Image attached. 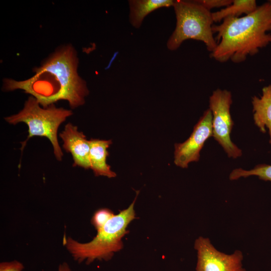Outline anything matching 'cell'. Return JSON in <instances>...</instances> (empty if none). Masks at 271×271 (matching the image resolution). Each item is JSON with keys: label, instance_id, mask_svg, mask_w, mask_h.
I'll return each mask as SVG.
<instances>
[{"label": "cell", "instance_id": "obj_1", "mask_svg": "<svg viewBox=\"0 0 271 271\" xmlns=\"http://www.w3.org/2000/svg\"><path fill=\"white\" fill-rule=\"evenodd\" d=\"M212 30L217 34V45L210 57L220 63H242L271 43V3L244 16L227 18Z\"/></svg>", "mask_w": 271, "mask_h": 271}, {"label": "cell", "instance_id": "obj_2", "mask_svg": "<svg viewBox=\"0 0 271 271\" xmlns=\"http://www.w3.org/2000/svg\"><path fill=\"white\" fill-rule=\"evenodd\" d=\"M79 58L70 44L59 47L39 67H35V75L53 77L58 84L57 92L49 98L43 107L60 100H67L72 108L83 105L89 94L86 81L78 73Z\"/></svg>", "mask_w": 271, "mask_h": 271}, {"label": "cell", "instance_id": "obj_3", "mask_svg": "<svg viewBox=\"0 0 271 271\" xmlns=\"http://www.w3.org/2000/svg\"><path fill=\"white\" fill-rule=\"evenodd\" d=\"M139 192L132 203L126 209L114 215L89 242L81 243L70 237H63V244L74 260L88 264L95 260H110L115 252L123 247L122 238L127 233L126 228L136 217L134 203Z\"/></svg>", "mask_w": 271, "mask_h": 271}, {"label": "cell", "instance_id": "obj_4", "mask_svg": "<svg viewBox=\"0 0 271 271\" xmlns=\"http://www.w3.org/2000/svg\"><path fill=\"white\" fill-rule=\"evenodd\" d=\"M41 106L34 97L30 96L20 111L5 117V119L10 124L14 125L20 122L27 124L29 133L26 140L21 143L22 152L28 141L32 137H46L53 146L56 159L61 161L63 153L58 141V130L61 124L72 115L73 112L70 109L57 107L54 104L46 107H41Z\"/></svg>", "mask_w": 271, "mask_h": 271}, {"label": "cell", "instance_id": "obj_5", "mask_svg": "<svg viewBox=\"0 0 271 271\" xmlns=\"http://www.w3.org/2000/svg\"><path fill=\"white\" fill-rule=\"evenodd\" d=\"M173 7L176 25L167 41L168 49L176 50L183 42L192 39L203 42L207 50L212 52L217 45L212 30V12L194 1H175Z\"/></svg>", "mask_w": 271, "mask_h": 271}, {"label": "cell", "instance_id": "obj_6", "mask_svg": "<svg viewBox=\"0 0 271 271\" xmlns=\"http://www.w3.org/2000/svg\"><path fill=\"white\" fill-rule=\"evenodd\" d=\"M232 103L231 92L226 89L213 91L209 100L212 115V137L229 157L236 159L241 156L242 151L230 138L234 124L230 111Z\"/></svg>", "mask_w": 271, "mask_h": 271}, {"label": "cell", "instance_id": "obj_7", "mask_svg": "<svg viewBox=\"0 0 271 271\" xmlns=\"http://www.w3.org/2000/svg\"><path fill=\"white\" fill-rule=\"evenodd\" d=\"M194 248L197 252L196 271H246L243 267V255L240 250L231 254L218 251L208 238L199 237Z\"/></svg>", "mask_w": 271, "mask_h": 271}, {"label": "cell", "instance_id": "obj_8", "mask_svg": "<svg viewBox=\"0 0 271 271\" xmlns=\"http://www.w3.org/2000/svg\"><path fill=\"white\" fill-rule=\"evenodd\" d=\"M211 137H212V115L209 108L205 111L194 126L189 138L182 143L175 144V164L187 168L190 163L198 161L201 150Z\"/></svg>", "mask_w": 271, "mask_h": 271}, {"label": "cell", "instance_id": "obj_9", "mask_svg": "<svg viewBox=\"0 0 271 271\" xmlns=\"http://www.w3.org/2000/svg\"><path fill=\"white\" fill-rule=\"evenodd\" d=\"M59 137L63 141V148L70 153L73 158V167L85 169L91 168L89 161L90 145L82 131H79L76 126L69 122Z\"/></svg>", "mask_w": 271, "mask_h": 271}, {"label": "cell", "instance_id": "obj_10", "mask_svg": "<svg viewBox=\"0 0 271 271\" xmlns=\"http://www.w3.org/2000/svg\"><path fill=\"white\" fill-rule=\"evenodd\" d=\"M89 161L91 168L96 176H105L109 178L116 177L115 172L107 164V157L109 155L107 149L112 144V141L91 139Z\"/></svg>", "mask_w": 271, "mask_h": 271}, {"label": "cell", "instance_id": "obj_11", "mask_svg": "<svg viewBox=\"0 0 271 271\" xmlns=\"http://www.w3.org/2000/svg\"><path fill=\"white\" fill-rule=\"evenodd\" d=\"M251 103L254 123L263 133L268 129L271 144V84L262 88L260 97H252Z\"/></svg>", "mask_w": 271, "mask_h": 271}, {"label": "cell", "instance_id": "obj_12", "mask_svg": "<svg viewBox=\"0 0 271 271\" xmlns=\"http://www.w3.org/2000/svg\"><path fill=\"white\" fill-rule=\"evenodd\" d=\"M172 0H130L129 19L131 25L139 28L145 18L150 13L161 8L173 7Z\"/></svg>", "mask_w": 271, "mask_h": 271}, {"label": "cell", "instance_id": "obj_13", "mask_svg": "<svg viewBox=\"0 0 271 271\" xmlns=\"http://www.w3.org/2000/svg\"><path fill=\"white\" fill-rule=\"evenodd\" d=\"M258 7L255 0H233L229 6L212 13L214 23L222 22L229 17H239L253 12Z\"/></svg>", "mask_w": 271, "mask_h": 271}, {"label": "cell", "instance_id": "obj_14", "mask_svg": "<svg viewBox=\"0 0 271 271\" xmlns=\"http://www.w3.org/2000/svg\"><path fill=\"white\" fill-rule=\"evenodd\" d=\"M250 176H256L260 180L271 182V165L259 164L250 170L237 168L231 172L229 178L230 180H235L241 177L246 178Z\"/></svg>", "mask_w": 271, "mask_h": 271}, {"label": "cell", "instance_id": "obj_15", "mask_svg": "<svg viewBox=\"0 0 271 271\" xmlns=\"http://www.w3.org/2000/svg\"><path fill=\"white\" fill-rule=\"evenodd\" d=\"M115 214L108 208H101L94 213L91 223L98 231Z\"/></svg>", "mask_w": 271, "mask_h": 271}, {"label": "cell", "instance_id": "obj_16", "mask_svg": "<svg viewBox=\"0 0 271 271\" xmlns=\"http://www.w3.org/2000/svg\"><path fill=\"white\" fill-rule=\"evenodd\" d=\"M233 0H196V3L211 12L215 8H225L230 5Z\"/></svg>", "mask_w": 271, "mask_h": 271}, {"label": "cell", "instance_id": "obj_17", "mask_svg": "<svg viewBox=\"0 0 271 271\" xmlns=\"http://www.w3.org/2000/svg\"><path fill=\"white\" fill-rule=\"evenodd\" d=\"M24 268L23 263L16 260L0 263V271H22Z\"/></svg>", "mask_w": 271, "mask_h": 271}, {"label": "cell", "instance_id": "obj_18", "mask_svg": "<svg viewBox=\"0 0 271 271\" xmlns=\"http://www.w3.org/2000/svg\"><path fill=\"white\" fill-rule=\"evenodd\" d=\"M58 271H71V270L69 264L64 262L59 265Z\"/></svg>", "mask_w": 271, "mask_h": 271}, {"label": "cell", "instance_id": "obj_19", "mask_svg": "<svg viewBox=\"0 0 271 271\" xmlns=\"http://www.w3.org/2000/svg\"><path fill=\"white\" fill-rule=\"evenodd\" d=\"M269 2L271 3V0L269 1Z\"/></svg>", "mask_w": 271, "mask_h": 271}]
</instances>
